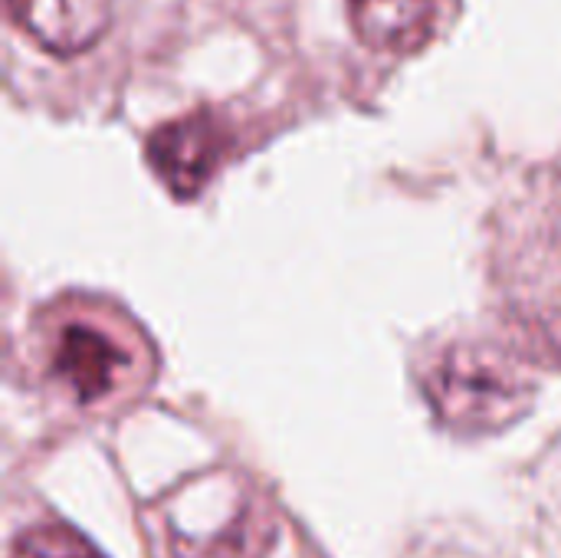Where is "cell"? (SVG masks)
<instances>
[{
  "mask_svg": "<svg viewBox=\"0 0 561 558\" xmlns=\"http://www.w3.org/2000/svg\"><path fill=\"white\" fill-rule=\"evenodd\" d=\"M220 155L224 132L207 112L174 118L148 138V161L178 197H194L214 174Z\"/></svg>",
  "mask_w": 561,
  "mask_h": 558,
  "instance_id": "cell-4",
  "label": "cell"
},
{
  "mask_svg": "<svg viewBox=\"0 0 561 558\" xmlns=\"http://www.w3.org/2000/svg\"><path fill=\"white\" fill-rule=\"evenodd\" d=\"M10 558H102L99 549L69 526H33L16 536Z\"/></svg>",
  "mask_w": 561,
  "mask_h": 558,
  "instance_id": "cell-7",
  "label": "cell"
},
{
  "mask_svg": "<svg viewBox=\"0 0 561 558\" xmlns=\"http://www.w3.org/2000/svg\"><path fill=\"white\" fill-rule=\"evenodd\" d=\"M46 368L53 385L79 408H105L148 382L141 335L105 309L76 306L49 322Z\"/></svg>",
  "mask_w": 561,
  "mask_h": 558,
  "instance_id": "cell-2",
  "label": "cell"
},
{
  "mask_svg": "<svg viewBox=\"0 0 561 558\" xmlns=\"http://www.w3.org/2000/svg\"><path fill=\"white\" fill-rule=\"evenodd\" d=\"M424 391L437 418L457 431H500L529 408L526 372L486 342H450L424 372Z\"/></svg>",
  "mask_w": 561,
  "mask_h": 558,
  "instance_id": "cell-3",
  "label": "cell"
},
{
  "mask_svg": "<svg viewBox=\"0 0 561 558\" xmlns=\"http://www.w3.org/2000/svg\"><path fill=\"white\" fill-rule=\"evenodd\" d=\"M168 558H266L276 543L273 510L230 470L178 483L161 500Z\"/></svg>",
  "mask_w": 561,
  "mask_h": 558,
  "instance_id": "cell-1",
  "label": "cell"
},
{
  "mask_svg": "<svg viewBox=\"0 0 561 558\" xmlns=\"http://www.w3.org/2000/svg\"><path fill=\"white\" fill-rule=\"evenodd\" d=\"M13 23L56 56H76L108 30L112 0H7Z\"/></svg>",
  "mask_w": 561,
  "mask_h": 558,
  "instance_id": "cell-5",
  "label": "cell"
},
{
  "mask_svg": "<svg viewBox=\"0 0 561 558\" xmlns=\"http://www.w3.org/2000/svg\"><path fill=\"white\" fill-rule=\"evenodd\" d=\"M444 0H345L352 30L378 53L421 49L440 16Z\"/></svg>",
  "mask_w": 561,
  "mask_h": 558,
  "instance_id": "cell-6",
  "label": "cell"
}]
</instances>
